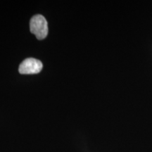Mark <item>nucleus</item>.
I'll list each match as a JSON object with an SVG mask.
<instances>
[{
  "label": "nucleus",
  "instance_id": "1",
  "mask_svg": "<svg viewBox=\"0 0 152 152\" xmlns=\"http://www.w3.org/2000/svg\"><path fill=\"white\" fill-rule=\"evenodd\" d=\"M30 29L38 39H45L48 34V24L46 18L39 14L34 16L30 20Z\"/></svg>",
  "mask_w": 152,
  "mask_h": 152
},
{
  "label": "nucleus",
  "instance_id": "2",
  "mask_svg": "<svg viewBox=\"0 0 152 152\" xmlns=\"http://www.w3.org/2000/svg\"><path fill=\"white\" fill-rule=\"evenodd\" d=\"M43 65L40 61L33 58L25 59L19 66V73L21 74H36L42 69Z\"/></svg>",
  "mask_w": 152,
  "mask_h": 152
}]
</instances>
